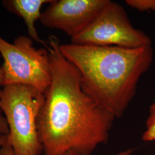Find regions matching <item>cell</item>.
I'll return each mask as SVG.
<instances>
[{
    "instance_id": "cell-1",
    "label": "cell",
    "mask_w": 155,
    "mask_h": 155,
    "mask_svg": "<svg viewBox=\"0 0 155 155\" xmlns=\"http://www.w3.org/2000/svg\"><path fill=\"white\" fill-rule=\"evenodd\" d=\"M52 80L37 119L43 155H91L106 143L116 119L83 91L76 67L59 50L60 42L50 36Z\"/></svg>"
},
{
    "instance_id": "cell-2",
    "label": "cell",
    "mask_w": 155,
    "mask_h": 155,
    "mask_svg": "<svg viewBox=\"0 0 155 155\" xmlns=\"http://www.w3.org/2000/svg\"><path fill=\"white\" fill-rule=\"evenodd\" d=\"M61 54L81 74L83 91L115 118L122 117L151 66L152 46L126 48L64 44Z\"/></svg>"
},
{
    "instance_id": "cell-3",
    "label": "cell",
    "mask_w": 155,
    "mask_h": 155,
    "mask_svg": "<svg viewBox=\"0 0 155 155\" xmlns=\"http://www.w3.org/2000/svg\"><path fill=\"white\" fill-rule=\"evenodd\" d=\"M45 94L22 84L6 85L0 89V103L9 127V143L16 155L43 153L37 119Z\"/></svg>"
},
{
    "instance_id": "cell-4",
    "label": "cell",
    "mask_w": 155,
    "mask_h": 155,
    "mask_svg": "<svg viewBox=\"0 0 155 155\" xmlns=\"http://www.w3.org/2000/svg\"><path fill=\"white\" fill-rule=\"evenodd\" d=\"M0 54L4 60L2 86L26 85L45 94L52 80L47 48H35L29 37L20 36L11 43L0 36Z\"/></svg>"
},
{
    "instance_id": "cell-5",
    "label": "cell",
    "mask_w": 155,
    "mask_h": 155,
    "mask_svg": "<svg viewBox=\"0 0 155 155\" xmlns=\"http://www.w3.org/2000/svg\"><path fill=\"white\" fill-rule=\"evenodd\" d=\"M71 41L74 45L101 47L135 48L152 46L151 39L133 27L122 6L109 0L89 27Z\"/></svg>"
},
{
    "instance_id": "cell-6",
    "label": "cell",
    "mask_w": 155,
    "mask_h": 155,
    "mask_svg": "<svg viewBox=\"0 0 155 155\" xmlns=\"http://www.w3.org/2000/svg\"><path fill=\"white\" fill-rule=\"evenodd\" d=\"M107 1L53 0L39 20L45 27L61 30L71 39L89 27Z\"/></svg>"
},
{
    "instance_id": "cell-7",
    "label": "cell",
    "mask_w": 155,
    "mask_h": 155,
    "mask_svg": "<svg viewBox=\"0 0 155 155\" xmlns=\"http://www.w3.org/2000/svg\"><path fill=\"white\" fill-rule=\"evenodd\" d=\"M53 0H5L2 5L8 11L24 20L27 29L29 38L33 41L44 45L47 48V44L39 37L35 22L40 20L41 15V9L45 4L52 2Z\"/></svg>"
},
{
    "instance_id": "cell-8",
    "label": "cell",
    "mask_w": 155,
    "mask_h": 155,
    "mask_svg": "<svg viewBox=\"0 0 155 155\" xmlns=\"http://www.w3.org/2000/svg\"><path fill=\"white\" fill-rule=\"evenodd\" d=\"M142 139L144 141H155V101L150 106L146 120V128Z\"/></svg>"
},
{
    "instance_id": "cell-9",
    "label": "cell",
    "mask_w": 155,
    "mask_h": 155,
    "mask_svg": "<svg viewBox=\"0 0 155 155\" xmlns=\"http://www.w3.org/2000/svg\"><path fill=\"white\" fill-rule=\"evenodd\" d=\"M125 2L139 11H155V0H127Z\"/></svg>"
},
{
    "instance_id": "cell-10",
    "label": "cell",
    "mask_w": 155,
    "mask_h": 155,
    "mask_svg": "<svg viewBox=\"0 0 155 155\" xmlns=\"http://www.w3.org/2000/svg\"><path fill=\"white\" fill-rule=\"evenodd\" d=\"M0 155H16L9 141L0 148Z\"/></svg>"
},
{
    "instance_id": "cell-11",
    "label": "cell",
    "mask_w": 155,
    "mask_h": 155,
    "mask_svg": "<svg viewBox=\"0 0 155 155\" xmlns=\"http://www.w3.org/2000/svg\"><path fill=\"white\" fill-rule=\"evenodd\" d=\"M0 133L8 135L9 127L6 122L5 118L2 115H0Z\"/></svg>"
},
{
    "instance_id": "cell-12",
    "label": "cell",
    "mask_w": 155,
    "mask_h": 155,
    "mask_svg": "<svg viewBox=\"0 0 155 155\" xmlns=\"http://www.w3.org/2000/svg\"><path fill=\"white\" fill-rule=\"evenodd\" d=\"M8 141V135L0 133V148L5 144Z\"/></svg>"
},
{
    "instance_id": "cell-13",
    "label": "cell",
    "mask_w": 155,
    "mask_h": 155,
    "mask_svg": "<svg viewBox=\"0 0 155 155\" xmlns=\"http://www.w3.org/2000/svg\"><path fill=\"white\" fill-rule=\"evenodd\" d=\"M132 152H133L132 150H126L122 151V152H120L119 153H118V154H116V155H130V154H132ZM65 155H75V154H74V153H73L72 152H68V153H67Z\"/></svg>"
},
{
    "instance_id": "cell-14",
    "label": "cell",
    "mask_w": 155,
    "mask_h": 155,
    "mask_svg": "<svg viewBox=\"0 0 155 155\" xmlns=\"http://www.w3.org/2000/svg\"><path fill=\"white\" fill-rule=\"evenodd\" d=\"M3 81H4V72H3L2 67L1 66L0 67V87L2 86ZM1 113H2V111L1 109V103H0V115H2Z\"/></svg>"
},
{
    "instance_id": "cell-15",
    "label": "cell",
    "mask_w": 155,
    "mask_h": 155,
    "mask_svg": "<svg viewBox=\"0 0 155 155\" xmlns=\"http://www.w3.org/2000/svg\"><path fill=\"white\" fill-rule=\"evenodd\" d=\"M132 155V154H130V155Z\"/></svg>"
}]
</instances>
